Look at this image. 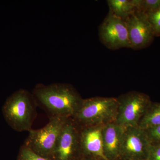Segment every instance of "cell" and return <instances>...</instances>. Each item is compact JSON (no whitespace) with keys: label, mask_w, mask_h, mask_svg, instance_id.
<instances>
[{"label":"cell","mask_w":160,"mask_h":160,"mask_svg":"<svg viewBox=\"0 0 160 160\" xmlns=\"http://www.w3.org/2000/svg\"><path fill=\"white\" fill-rule=\"evenodd\" d=\"M34 95L52 117L67 118L73 117L83 99L74 88L64 84L38 86Z\"/></svg>","instance_id":"obj_1"},{"label":"cell","mask_w":160,"mask_h":160,"mask_svg":"<svg viewBox=\"0 0 160 160\" xmlns=\"http://www.w3.org/2000/svg\"><path fill=\"white\" fill-rule=\"evenodd\" d=\"M118 104V98L94 97L83 99L71 118L79 127L104 126L115 122Z\"/></svg>","instance_id":"obj_2"},{"label":"cell","mask_w":160,"mask_h":160,"mask_svg":"<svg viewBox=\"0 0 160 160\" xmlns=\"http://www.w3.org/2000/svg\"><path fill=\"white\" fill-rule=\"evenodd\" d=\"M4 118L18 132L30 131L35 115V107L28 92L20 89L6 99L2 109Z\"/></svg>","instance_id":"obj_3"},{"label":"cell","mask_w":160,"mask_h":160,"mask_svg":"<svg viewBox=\"0 0 160 160\" xmlns=\"http://www.w3.org/2000/svg\"><path fill=\"white\" fill-rule=\"evenodd\" d=\"M68 119L51 117L45 127L29 132L24 145L39 155L51 160L58 138Z\"/></svg>","instance_id":"obj_4"},{"label":"cell","mask_w":160,"mask_h":160,"mask_svg":"<svg viewBox=\"0 0 160 160\" xmlns=\"http://www.w3.org/2000/svg\"><path fill=\"white\" fill-rule=\"evenodd\" d=\"M118 113L115 123L125 128L136 127L151 105L149 96L138 92H130L118 98Z\"/></svg>","instance_id":"obj_5"},{"label":"cell","mask_w":160,"mask_h":160,"mask_svg":"<svg viewBox=\"0 0 160 160\" xmlns=\"http://www.w3.org/2000/svg\"><path fill=\"white\" fill-rule=\"evenodd\" d=\"M80 158V128L71 118L61 131L51 160H78Z\"/></svg>","instance_id":"obj_6"},{"label":"cell","mask_w":160,"mask_h":160,"mask_svg":"<svg viewBox=\"0 0 160 160\" xmlns=\"http://www.w3.org/2000/svg\"><path fill=\"white\" fill-rule=\"evenodd\" d=\"M99 36L103 44L109 49L131 48L126 22L110 12L100 26Z\"/></svg>","instance_id":"obj_7"},{"label":"cell","mask_w":160,"mask_h":160,"mask_svg":"<svg viewBox=\"0 0 160 160\" xmlns=\"http://www.w3.org/2000/svg\"><path fill=\"white\" fill-rule=\"evenodd\" d=\"M151 146L144 129L138 126L126 128L121 148V159L146 160Z\"/></svg>","instance_id":"obj_8"},{"label":"cell","mask_w":160,"mask_h":160,"mask_svg":"<svg viewBox=\"0 0 160 160\" xmlns=\"http://www.w3.org/2000/svg\"><path fill=\"white\" fill-rule=\"evenodd\" d=\"M125 21L131 49H144L153 42L155 37L145 13L136 9Z\"/></svg>","instance_id":"obj_9"},{"label":"cell","mask_w":160,"mask_h":160,"mask_svg":"<svg viewBox=\"0 0 160 160\" xmlns=\"http://www.w3.org/2000/svg\"><path fill=\"white\" fill-rule=\"evenodd\" d=\"M103 126L79 127L81 157L106 159L103 151L102 129Z\"/></svg>","instance_id":"obj_10"},{"label":"cell","mask_w":160,"mask_h":160,"mask_svg":"<svg viewBox=\"0 0 160 160\" xmlns=\"http://www.w3.org/2000/svg\"><path fill=\"white\" fill-rule=\"evenodd\" d=\"M125 129L115 122L103 126L102 129L103 151L107 160H121V148Z\"/></svg>","instance_id":"obj_11"},{"label":"cell","mask_w":160,"mask_h":160,"mask_svg":"<svg viewBox=\"0 0 160 160\" xmlns=\"http://www.w3.org/2000/svg\"><path fill=\"white\" fill-rule=\"evenodd\" d=\"M107 2L109 12L124 21L137 9L133 0H108Z\"/></svg>","instance_id":"obj_12"},{"label":"cell","mask_w":160,"mask_h":160,"mask_svg":"<svg viewBox=\"0 0 160 160\" xmlns=\"http://www.w3.org/2000/svg\"><path fill=\"white\" fill-rule=\"evenodd\" d=\"M160 126V103L152 102L143 117L138 127L146 130Z\"/></svg>","instance_id":"obj_13"},{"label":"cell","mask_w":160,"mask_h":160,"mask_svg":"<svg viewBox=\"0 0 160 160\" xmlns=\"http://www.w3.org/2000/svg\"><path fill=\"white\" fill-rule=\"evenodd\" d=\"M137 10L147 15L160 8V0H133Z\"/></svg>","instance_id":"obj_14"},{"label":"cell","mask_w":160,"mask_h":160,"mask_svg":"<svg viewBox=\"0 0 160 160\" xmlns=\"http://www.w3.org/2000/svg\"><path fill=\"white\" fill-rule=\"evenodd\" d=\"M146 15L153 30L155 37H160V8Z\"/></svg>","instance_id":"obj_15"},{"label":"cell","mask_w":160,"mask_h":160,"mask_svg":"<svg viewBox=\"0 0 160 160\" xmlns=\"http://www.w3.org/2000/svg\"><path fill=\"white\" fill-rule=\"evenodd\" d=\"M17 160H50L42 157L23 145L20 148Z\"/></svg>","instance_id":"obj_16"},{"label":"cell","mask_w":160,"mask_h":160,"mask_svg":"<svg viewBox=\"0 0 160 160\" xmlns=\"http://www.w3.org/2000/svg\"><path fill=\"white\" fill-rule=\"evenodd\" d=\"M145 130L151 144L160 143V126Z\"/></svg>","instance_id":"obj_17"},{"label":"cell","mask_w":160,"mask_h":160,"mask_svg":"<svg viewBox=\"0 0 160 160\" xmlns=\"http://www.w3.org/2000/svg\"><path fill=\"white\" fill-rule=\"evenodd\" d=\"M146 160H160V143L151 144Z\"/></svg>","instance_id":"obj_18"},{"label":"cell","mask_w":160,"mask_h":160,"mask_svg":"<svg viewBox=\"0 0 160 160\" xmlns=\"http://www.w3.org/2000/svg\"><path fill=\"white\" fill-rule=\"evenodd\" d=\"M78 160H102L92 158L81 157Z\"/></svg>","instance_id":"obj_19"}]
</instances>
